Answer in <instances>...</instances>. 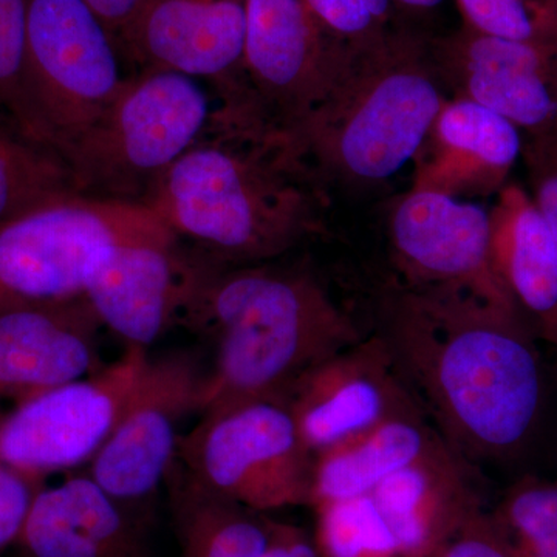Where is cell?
<instances>
[{"label": "cell", "instance_id": "obj_1", "mask_svg": "<svg viewBox=\"0 0 557 557\" xmlns=\"http://www.w3.org/2000/svg\"><path fill=\"white\" fill-rule=\"evenodd\" d=\"M376 335L421 410L469 461L508 456L541 412L542 373L527 322L463 289L384 292Z\"/></svg>", "mask_w": 557, "mask_h": 557}, {"label": "cell", "instance_id": "obj_2", "mask_svg": "<svg viewBox=\"0 0 557 557\" xmlns=\"http://www.w3.org/2000/svg\"><path fill=\"white\" fill-rule=\"evenodd\" d=\"M325 189L281 131L219 106L141 203L222 265H258L321 233Z\"/></svg>", "mask_w": 557, "mask_h": 557}, {"label": "cell", "instance_id": "obj_3", "mask_svg": "<svg viewBox=\"0 0 557 557\" xmlns=\"http://www.w3.org/2000/svg\"><path fill=\"white\" fill-rule=\"evenodd\" d=\"M183 322L215 344L200 416L259 399L284 401L322 361L364 338L313 274L205 258Z\"/></svg>", "mask_w": 557, "mask_h": 557}, {"label": "cell", "instance_id": "obj_4", "mask_svg": "<svg viewBox=\"0 0 557 557\" xmlns=\"http://www.w3.org/2000/svg\"><path fill=\"white\" fill-rule=\"evenodd\" d=\"M446 100L431 39L395 25L344 44L327 87L284 135L325 190L373 188L416 161Z\"/></svg>", "mask_w": 557, "mask_h": 557}, {"label": "cell", "instance_id": "obj_5", "mask_svg": "<svg viewBox=\"0 0 557 557\" xmlns=\"http://www.w3.org/2000/svg\"><path fill=\"white\" fill-rule=\"evenodd\" d=\"M214 112L196 78L139 69L65 153L73 188L141 203L153 182L203 137Z\"/></svg>", "mask_w": 557, "mask_h": 557}, {"label": "cell", "instance_id": "obj_6", "mask_svg": "<svg viewBox=\"0 0 557 557\" xmlns=\"http://www.w3.org/2000/svg\"><path fill=\"white\" fill-rule=\"evenodd\" d=\"M172 234L138 201L62 189L0 222V311L83 298L115 245Z\"/></svg>", "mask_w": 557, "mask_h": 557}, {"label": "cell", "instance_id": "obj_7", "mask_svg": "<svg viewBox=\"0 0 557 557\" xmlns=\"http://www.w3.org/2000/svg\"><path fill=\"white\" fill-rule=\"evenodd\" d=\"M120 61L87 0H25V86L44 143L61 160L123 89Z\"/></svg>", "mask_w": 557, "mask_h": 557}, {"label": "cell", "instance_id": "obj_8", "mask_svg": "<svg viewBox=\"0 0 557 557\" xmlns=\"http://www.w3.org/2000/svg\"><path fill=\"white\" fill-rule=\"evenodd\" d=\"M175 465L205 490L260 515L311 505L314 454L277 399L203 413L182 435Z\"/></svg>", "mask_w": 557, "mask_h": 557}, {"label": "cell", "instance_id": "obj_9", "mask_svg": "<svg viewBox=\"0 0 557 557\" xmlns=\"http://www.w3.org/2000/svg\"><path fill=\"white\" fill-rule=\"evenodd\" d=\"M148 361L145 348L126 347L91 375L14 406L0 420V457L42 479L90 465L115 431Z\"/></svg>", "mask_w": 557, "mask_h": 557}, {"label": "cell", "instance_id": "obj_10", "mask_svg": "<svg viewBox=\"0 0 557 557\" xmlns=\"http://www.w3.org/2000/svg\"><path fill=\"white\" fill-rule=\"evenodd\" d=\"M245 13L239 87L220 101L285 134L327 87L344 44L324 30L306 0H245Z\"/></svg>", "mask_w": 557, "mask_h": 557}, {"label": "cell", "instance_id": "obj_11", "mask_svg": "<svg viewBox=\"0 0 557 557\" xmlns=\"http://www.w3.org/2000/svg\"><path fill=\"white\" fill-rule=\"evenodd\" d=\"M205 376L185 354L150 359L87 475L127 511L156 496L177 460L182 424L199 413Z\"/></svg>", "mask_w": 557, "mask_h": 557}, {"label": "cell", "instance_id": "obj_12", "mask_svg": "<svg viewBox=\"0 0 557 557\" xmlns=\"http://www.w3.org/2000/svg\"><path fill=\"white\" fill-rule=\"evenodd\" d=\"M388 242L403 284L463 289L520 317L494 270L490 211L475 201L409 189L388 212Z\"/></svg>", "mask_w": 557, "mask_h": 557}, {"label": "cell", "instance_id": "obj_13", "mask_svg": "<svg viewBox=\"0 0 557 557\" xmlns=\"http://www.w3.org/2000/svg\"><path fill=\"white\" fill-rule=\"evenodd\" d=\"M431 42L449 98L494 110L523 139L557 138V46L490 38L465 25Z\"/></svg>", "mask_w": 557, "mask_h": 557}, {"label": "cell", "instance_id": "obj_14", "mask_svg": "<svg viewBox=\"0 0 557 557\" xmlns=\"http://www.w3.org/2000/svg\"><path fill=\"white\" fill-rule=\"evenodd\" d=\"M205 258H190L174 234L123 242L91 271L84 298L126 347L148 350L172 322L183 321Z\"/></svg>", "mask_w": 557, "mask_h": 557}, {"label": "cell", "instance_id": "obj_15", "mask_svg": "<svg viewBox=\"0 0 557 557\" xmlns=\"http://www.w3.org/2000/svg\"><path fill=\"white\" fill-rule=\"evenodd\" d=\"M284 403L314 456L388 418L421 410L376 333L307 372Z\"/></svg>", "mask_w": 557, "mask_h": 557}, {"label": "cell", "instance_id": "obj_16", "mask_svg": "<svg viewBox=\"0 0 557 557\" xmlns=\"http://www.w3.org/2000/svg\"><path fill=\"white\" fill-rule=\"evenodd\" d=\"M245 0H146L120 42L139 67L209 79L220 100L240 83Z\"/></svg>", "mask_w": 557, "mask_h": 557}, {"label": "cell", "instance_id": "obj_17", "mask_svg": "<svg viewBox=\"0 0 557 557\" xmlns=\"http://www.w3.org/2000/svg\"><path fill=\"white\" fill-rule=\"evenodd\" d=\"M86 298L0 311V403L14 406L104 366Z\"/></svg>", "mask_w": 557, "mask_h": 557}, {"label": "cell", "instance_id": "obj_18", "mask_svg": "<svg viewBox=\"0 0 557 557\" xmlns=\"http://www.w3.org/2000/svg\"><path fill=\"white\" fill-rule=\"evenodd\" d=\"M471 463L438 435L423 456L370 494L397 542L399 557H438L483 509Z\"/></svg>", "mask_w": 557, "mask_h": 557}, {"label": "cell", "instance_id": "obj_19", "mask_svg": "<svg viewBox=\"0 0 557 557\" xmlns=\"http://www.w3.org/2000/svg\"><path fill=\"white\" fill-rule=\"evenodd\" d=\"M522 132L465 98H448L416 161L410 189L460 200L497 196L523 153Z\"/></svg>", "mask_w": 557, "mask_h": 557}, {"label": "cell", "instance_id": "obj_20", "mask_svg": "<svg viewBox=\"0 0 557 557\" xmlns=\"http://www.w3.org/2000/svg\"><path fill=\"white\" fill-rule=\"evenodd\" d=\"M17 542L28 557H156L134 515L87 474L42 487Z\"/></svg>", "mask_w": 557, "mask_h": 557}, {"label": "cell", "instance_id": "obj_21", "mask_svg": "<svg viewBox=\"0 0 557 557\" xmlns=\"http://www.w3.org/2000/svg\"><path fill=\"white\" fill-rule=\"evenodd\" d=\"M491 255L523 321L557 346V240L528 189L509 182L490 209Z\"/></svg>", "mask_w": 557, "mask_h": 557}, {"label": "cell", "instance_id": "obj_22", "mask_svg": "<svg viewBox=\"0 0 557 557\" xmlns=\"http://www.w3.org/2000/svg\"><path fill=\"white\" fill-rule=\"evenodd\" d=\"M440 434L421 410L401 413L314 456L310 508L370 496L387 478L426 453Z\"/></svg>", "mask_w": 557, "mask_h": 557}, {"label": "cell", "instance_id": "obj_23", "mask_svg": "<svg viewBox=\"0 0 557 557\" xmlns=\"http://www.w3.org/2000/svg\"><path fill=\"white\" fill-rule=\"evenodd\" d=\"M166 483L180 557L265 556L269 515L205 490L175 463Z\"/></svg>", "mask_w": 557, "mask_h": 557}, {"label": "cell", "instance_id": "obj_24", "mask_svg": "<svg viewBox=\"0 0 557 557\" xmlns=\"http://www.w3.org/2000/svg\"><path fill=\"white\" fill-rule=\"evenodd\" d=\"M487 512L512 557H557V485L525 480Z\"/></svg>", "mask_w": 557, "mask_h": 557}, {"label": "cell", "instance_id": "obj_25", "mask_svg": "<svg viewBox=\"0 0 557 557\" xmlns=\"http://www.w3.org/2000/svg\"><path fill=\"white\" fill-rule=\"evenodd\" d=\"M321 557H399L397 542L370 496L311 508Z\"/></svg>", "mask_w": 557, "mask_h": 557}, {"label": "cell", "instance_id": "obj_26", "mask_svg": "<svg viewBox=\"0 0 557 557\" xmlns=\"http://www.w3.org/2000/svg\"><path fill=\"white\" fill-rule=\"evenodd\" d=\"M67 188L72 180L60 157L0 131V222Z\"/></svg>", "mask_w": 557, "mask_h": 557}, {"label": "cell", "instance_id": "obj_27", "mask_svg": "<svg viewBox=\"0 0 557 557\" xmlns=\"http://www.w3.org/2000/svg\"><path fill=\"white\" fill-rule=\"evenodd\" d=\"M0 131L49 150L25 86V0H0Z\"/></svg>", "mask_w": 557, "mask_h": 557}, {"label": "cell", "instance_id": "obj_28", "mask_svg": "<svg viewBox=\"0 0 557 557\" xmlns=\"http://www.w3.org/2000/svg\"><path fill=\"white\" fill-rule=\"evenodd\" d=\"M465 27L490 38L557 46V0H456Z\"/></svg>", "mask_w": 557, "mask_h": 557}, {"label": "cell", "instance_id": "obj_29", "mask_svg": "<svg viewBox=\"0 0 557 557\" xmlns=\"http://www.w3.org/2000/svg\"><path fill=\"white\" fill-rule=\"evenodd\" d=\"M311 13L333 39L359 44L379 38L394 22V0H306Z\"/></svg>", "mask_w": 557, "mask_h": 557}, {"label": "cell", "instance_id": "obj_30", "mask_svg": "<svg viewBox=\"0 0 557 557\" xmlns=\"http://www.w3.org/2000/svg\"><path fill=\"white\" fill-rule=\"evenodd\" d=\"M46 479L28 474L0 457V549L20 541Z\"/></svg>", "mask_w": 557, "mask_h": 557}, {"label": "cell", "instance_id": "obj_31", "mask_svg": "<svg viewBox=\"0 0 557 557\" xmlns=\"http://www.w3.org/2000/svg\"><path fill=\"white\" fill-rule=\"evenodd\" d=\"M522 157L530 180L528 193L557 240V138L525 139Z\"/></svg>", "mask_w": 557, "mask_h": 557}, {"label": "cell", "instance_id": "obj_32", "mask_svg": "<svg viewBox=\"0 0 557 557\" xmlns=\"http://www.w3.org/2000/svg\"><path fill=\"white\" fill-rule=\"evenodd\" d=\"M438 557H512L485 508L465 523Z\"/></svg>", "mask_w": 557, "mask_h": 557}, {"label": "cell", "instance_id": "obj_33", "mask_svg": "<svg viewBox=\"0 0 557 557\" xmlns=\"http://www.w3.org/2000/svg\"><path fill=\"white\" fill-rule=\"evenodd\" d=\"M263 557H321L313 537L304 528L269 516V545Z\"/></svg>", "mask_w": 557, "mask_h": 557}, {"label": "cell", "instance_id": "obj_34", "mask_svg": "<svg viewBox=\"0 0 557 557\" xmlns=\"http://www.w3.org/2000/svg\"><path fill=\"white\" fill-rule=\"evenodd\" d=\"M87 2L112 33L120 49L121 40L137 20L146 0H87Z\"/></svg>", "mask_w": 557, "mask_h": 557}, {"label": "cell", "instance_id": "obj_35", "mask_svg": "<svg viewBox=\"0 0 557 557\" xmlns=\"http://www.w3.org/2000/svg\"><path fill=\"white\" fill-rule=\"evenodd\" d=\"M394 2L395 5L405 7L408 10L424 11L437 9L445 0H394Z\"/></svg>", "mask_w": 557, "mask_h": 557}]
</instances>
